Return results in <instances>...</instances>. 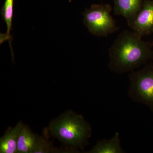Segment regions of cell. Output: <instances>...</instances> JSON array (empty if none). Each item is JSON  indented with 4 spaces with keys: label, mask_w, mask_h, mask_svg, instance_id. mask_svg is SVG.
<instances>
[{
    "label": "cell",
    "mask_w": 153,
    "mask_h": 153,
    "mask_svg": "<svg viewBox=\"0 0 153 153\" xmlns=\"http://www.w3.org/2000/svg\"><path fill=\"white\" fill-rule=\"evenodd\" d=\"M87 153H124L121 146L119 133L117 132L110 139L97 141L95 146Z\"/></svg>",
    "instance_id": "obj_8"
},
{
    "label": "cell",
    "mask_w": 153,
    "mask_h": 153,
    "mask_svg": "<svg viewBox=\"0 0 153 153\" xmlns=\"http://www.w3.org/2000/svg\"><path fill=\"white\" fill-rule=\"evenodd\" d=\"M60 153V149L54 148L51 143L41 136H38L32 153Z\"/></svg>",
    "instance_id": "obj_11"
},
{
    "label": "cell",
    "mask_w": 153,
    "mask_h": 153,
    "mask_svg": "<svg viewBox=\"0 0 153 153\" xmlns=\"http://www.w3.org/2000/svg\"><path fill=\"white\" fill-rule=\"evenodd\" d=\"M153 46L133 30H124L108 50V68L117 74L134 71L153 60Z\"/></svg>",
    "instance_id": "obj_1"
},
{
    "label": "cell",
    "mask_w": 153,
    "mask_h": 153,
    "mask_svg": "<svg viewBox=\"0 0 153 153\" xmlns=\"http://www.w3.org/2000/svg\"><path fill=\"white\" fill-rule=\"evenodd\" d=\"M141 37L153 33V0H144L130 27Z\"/></svg>",
    "instance_id": "obj_5"
},
{
    "label": "cell",
    "mask_w": 153,
    "mask_h": 153,
    "mask_svg": "<svg viewBox=\"0 0 153 153\" xmlns=\"http://www.w3.org/2000/svg\"><path fill=\"white\" fill-rule=\"evenodd\" d=\"M24 125L22 121L14 128H9L0 139V153H17V143L20 131Z\"/></svg>",
    "instance_id": "obj_7"
},
{
    "label": "cell",
    "mask_w": 153,
    "mask_h": 153,
    "mask_svg": "<svg viewBox=\"0 0 153 153\" xmlns=\"http://www.w3.org/2000/svg\"><path fill=\"white\" fill-rule=\"evenodd\" d=\"M128 96L132 101L148 106L153 111V63L149 62L141 69L128 74Z\"/></svg>",
    "instance_id": "obj_4"
},
{
    "label": "cell",
    "mask_w": 153,
    "mask_h": 153,
    "mask_svg": "<svg viewBox=\"0 0 153 153\" xmlns=\"http://www.w3.org/2000/svg\"><path fill=\"white\" fill-rule=\"evenodd\" d=\"M49 128L53 137L76 149L83 150L88 144L92 131L90 124L82 115L71 111L52 120Z\"/></svg>",
    "instance_id": "obj_2"
},
{
    "label": "cell",
    "mask_w": 153,
    "mask_h": 153,
    "mask_svg": "<svg viewBox=\"0 0 153 153\" xmlns=\"http://www.w3.org/2000/svg\"><path fill=\"white\" fill-rule=\"evenodd\" d=\"M112 10L109 4H93L82 13L83 24L94 36L107 37L119 29L111 14Z\"/></svg>",
    "instance_id": "obj_3"
},
{
    "label": "cell",
    "mask_w": 153,
    "mask_h": 153,
    "mask_svg": "<svg viewBox=\"0 0 153 153\" xmlns=\"http://www.w3.org/2000/svg\"><path fill=\"white\" fill-rule=\"evenodd\" d=\"M14 0H5L4 6L1 11V15L3 20L5 22L7 26V32L5 34L1 33L0 42L1 44L5 41H9L10 47L13 57V53L11 45V41L13 38L10 35V32L12 30L13 19V16Z\"/></svg>",
    "instance_id": "obj_10"
},
{
    "label": "cell",
    "mask_w": 153,
    "mask_h": 153,
    "mask_svg": "<svg viewBox=\"0 0 153 153\" xmlns=\"http://www.w3.org/2000/svg\"><path fill=\"white\" fill-rule=\"evenodd\" d=\"M113 11L117 16L125 18L129 27L142 7L144 0H113Z\"/></svg>",
    "instance_id": "obj_6"
},
{
    "label": "cell",
    "mask_w": 153,
    "mask_h": 153,
    "mask_svg": "<svg viewBox=\"0 0 153 153\" xmlns=\"http://www.w3.org/2000/svg\"><path fill=\"white\" fill-rule=\"evenodd\" d=\"M38 137L33 133L27 126L24 125L19 134L17 153H32Z\"/></svg>",
    "instance_id": "obj_9"
}]
</instances>
